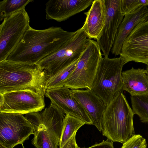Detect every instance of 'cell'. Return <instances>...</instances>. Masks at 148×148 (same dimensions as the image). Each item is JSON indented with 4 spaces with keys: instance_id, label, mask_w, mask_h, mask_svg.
Returning <instances> with one entry per match:
<instances>
[{
    "instance_id": "cell-1",
    "label": "cell",
    "mask_w": 148,
    "mask_h": 148,
    "mask_svg": "<svg viewBox=\"0 0 148 148\" xmlns=\"http://www.w3.org/2000/svg\"><path fill=\"white\" fill-rule=\"evenodd\" d=\"M59 27L41 30L29 26L7 60L22 64H37L62 48L75 34Z\"/></svg>"
},
{
    "instance_id": "cell-2",
    "label": "cell",
    "mask_w": 148,
    "mask_h": 148,
    "mask_svg": "<svg viewBox=\"0 0 148 148\" xmlns=\"http://www.w3.org/2000/svg\"><path fill=\"white\" fill-rule=\"evenodd\" d=\"M48 72L37 64L15 63L7 60L0 62V93L29 90L44 97Z\"/></svg>"
},
{
    "instance_id": "cell-3",
    "label": "cell",
    "mask_w": 148,
    "mask_h": 148,
    "mask_svg": "<svg viewBox=\"0 0 148 148\" xmlns=\"http://www.w3.org/2000/svg\"><path fill=\"white\" fill-rule=\"evenodd\" d=\"M134 114L121 92L106 107L103 116L102 134L113 142L123 143L134 134Z\"/></svg>"
},
{
    "instance_id": "cell-4",
    "label": "cell",
    "mask_w": 148,
    "mask_h": 148,
    "mask_svg": "<svg viewBox=\"0 0 148 148\" xmlns=\"http://www.w3.org/2000/svg\"><path fill=\"white\" fill-rule=\"evenodd\" d=\"M125 64L121 57L102 58L98 67L91 90L106 106L122 90V70Z\"/></svg>"
},
{
    "instance_id": "cell-5",
    "label": "cell",
    "mask_w": 148,
    "mask_h": 148,
    "mask_svg": "<svg viewBox=\"0 0 148 148\" xmlns=\"http://www.w3.org/2000/svg\"><path fill=\"white\" fill-rule=\"evenodd\" d=\"M97 41L88 39L85 48L64 86L71 89H91L98 67L102 58Z\"/></svg>"
},
{
    "instance_id": "cell-6",
    "label": "cell",
    "mask_w": 148,
    "mask_h": 148,
    "mask_svg": "<svg viewBox=\"0 0 148 148\" xmlns=\"http://www.w3.org/2000/svg\"><path fill=\"white\" fill-rule=\"evenodd\" d=\"M87 38L82 27L62 48L37 64L47 71L49 78L54 76L79 59L86 47Z\"/></svg>"
},
{
    "instance_id": "cell-7",
    "label": "cell",
    "mask_w": 148,
    "mask_h": 148,
    "mask_svg": "<svg viewBox=\"0 0 148 148\" xmlns=\"http://www.w3.org/2000/svg\"><path fill=\"white\" fill-rule=\"evenodd\" d=\"M25 9L5 18L0 25V62L7 60L15 49L29 26Z\"/></svg>"
},
{
    "instance_id": "cell-8",
    "label": "cell",
    "mask_w": 148,
    "mask_h": 148,
    "mask_svg": "<svg viewBox=\"0 0 148 148\" xmlns=\"http://www.w3.org/2000/svg\"><path fill=\"white\" fill-rule=\"evenodd\" d=\"M33 125L23 114L0 113V144L8 148L23 145L34 134Z\"/></svg>"
},
{
    "instance_id": "cell-9",
    "label": "cell",
    "mask_w": 148,
    "mask_h": 148,
    "mask_svg": "<svg viewBox=\"0 0 148 148\" xmlns=\"http://www.w3.org/2000/svg\"><path fill=\"white\" fill-rule=\"evenodd\" d=\"M119 55L125 64L133 61L148 65V14L125 39Z\"/></svg>"
},
{
    "instance_id": "cell-10",
    "label": "cell",
    "mask_w": 148,
    "mask_h": 148,
    "mask_svg": "<svg viewBox=\"0 0 148 148\" xmlns=\"http://www.w3.org/2000/svg\"><path fill=\"white\" fill-rule=\"evenodd\" d=\"M0 113L27 114L40 112L45 107L44 97L29 90L0 93Z\"/></svg>"
},
{
    "instance_id": "cell-11",
    "label": "cell",
    "mask_w": 148,
    "mask_h": 148,
    "mask_svg": "<svg viewBox=\"0 0 148 148\" xmlns=\"http://www.w3.org/2000/svg\"><path fill=\"white\" fill-rule=\"evenodd\" d=\"M45 95L66 114L77 118L85 124L92 125L86 111L73 97L71 90L65 86L46 89Z\"/></svg>"
},
{
    "instance_id": "cell-12",
    "label": "cell",
    "mask_w": 148,
    "mask_h": 148,
    "mask_svg": "<svg viewBox=\"0 0 148 148\" xmlns=\"http://www.w3.org/2000/svg\"><path fill=\"white\" fill-rule=\"evenodd\" d=\"M105 2L107 9L106 20L99 39L97 42L102 55L108 56L124 16L121 12V0H105Z\"/></svg>"
},
{
    "instance_id": "cell-13",
    "label": "cell",
    "mask_w": 148,
    "mask_h": 148,
    "mask_svg": "<svg viewBox=\"0 0 148 148\" xmlns=\"http://www.w3.org/2000/svg\"><path fill=\"white\" fill-rule=\"evenodd\" d=\"M93 0H50L46 3V19L64 21L84 10Z\"/></svg>"
},
{
    "instance_id": "cell-14",
    "label": "cell",
    "mask_w": 148,
    "mask_h": 148,
    "mask_svg": "<svg viewBox=\"0 0 148 148\" xmlns=\"http://www.w3.org/2000/svg\"><path fill=\"white\" fill-rule=\"evenodd\" d=\"M73 97L88 114L92 122L102 132L103 114L106 106L91 89H71Z\"/></svg>"
},
{
    "instance_id": "cell-15",
    "label": "cell",
    "mask_w": 148,
    "mask_h": 148,
    "mask_svg": "<svg viewBox=\"0 0 148 148\" xmlns=\"http://www.w3.org/2000/svg\"><path fill=\"white\" fill-rule=\"evenodd\" d=\"M86 19L82 28L89 39L98 41L104 27L107 15L105 0H95L90 9L84 13Z\"/></svg>"
},
{
    "instance_id": "cell-16",
    "label": "cell",
    "mask_w": 148,
    "mask_h": 148,
    "mask_svg": "<svg viewBox=\"0 0 148 148\" xmlns=\"http://www.w3.org/2000/svg\"><path fill=\"white\" fill-rule=\"evenodd\" d=\"M148 14V8L141 6L124 16L119 25L111 50L115 55H120L123 43L137 25Z\"/></svg>"
},
{
    "instance_id": "cell-17",
    "label": "cell",
    "mask_w": 148,
    "mask_h": 148,
    "mask_svg": "<svg viewBox=\"0 0 148 148\" xmlns=\"http://www.w3.org/2000/svg\"><path fill=\"white\" fill-rule=\"evenodd\" d=\"M64 113L61 109L51 102L49 105L42 112L29 113L46 127L59 145L65 116Z\"/></svg>"
},
{
    "instance_id": "cell-18",
    "label": "cell",
    "mask_w": 148,
    "mask_h": 148,
    "mask_svg": "<svg viewBox=\"0 0 148 148\" xmlns=\"http://www.w3.org/2000/svg\"><path fill=\"white\" fill-rule=\"evenodd\" d=\"M122 91L125 90L131 96L148 94V75L146 69H135L122 71Z\"/></svg>"
},
{
    "instance_id": "cell-19",
    "label": "cell",
    "mask_w": 148,
    "mask_h": 148,
    "mask_svg": "<svg viewBox=\"0 0 148 148\" xmlns=\"http://www.w3.org/2000/svg\"><path fill=\"white\" fill-rule=\"evenodd\" d=\"M25 117L33 126L34 138L32 140V143L36 148H58L59 145L44 125L29 113L26 114Z\"/></svg>"
},
{
    "instance_id": "cell-20",
    "label": "cell",
    "mask_w": 148,
    "mask_h": 148,
    "mask_svg": "<svg viewBox=\"0 0 148 148\" xmlns=\"http://www.w3.org/2000/svg\"><path fill=\"white\" fill-rule=\"evenodd\" d=\"M85 123L79 119L69 115L66 114L64 118L59 148L64 145L81 127Z\"/></svg>"
},
{
    "instance_id": "cell-21",
    "label": "cell",
    "mask_w": 148,
    "mask_h": 148,
    "mask_svg": "<svg viewBox=\"0 0 148 148\" xmlns=\"http://www.w3.org/2000/svg\"><path fill=\"white\" fill-rule=\"evenodd\" d=\"M132 110L141 122H148V94L131 96Z\"/></svg>"
},
{
    "instance_id": "cell-22",
    "label": "cell",
    "mask_w": 148,
    "mask_h": 148,
    "mask_svg": "<svg viewBox=\"0 0 148 148\" xmlns=\"http://www.w3.org/2000/svg\"><path fill=\"white\" fill-rule=\"evenodd\" d=\"M33 0H4L0 2V20L23 9Z\"/></svg>"
},
{
    "instance_id": "cell-23",
    "label": "cell",
    "mask_w": 148,
    "mask_h": 148,
    "mask_svg": "<svg viewBox=\"0 0 148 148\" xmlns=\"http://www.w3.org/2000/svg\"><path fill=\"white\" fill-rule=\"evenodd\" d=\"M79 59L54 76L49 78L47 82L46 90L64 86L65 82L74 70Z\"/></svg>"
},
{
    "instance_id": "cell-24",
    "label": "cell",
    "mask_w": 148,
    "mask_h": 148,
    "mask_svg": "<svg viewBox=\"0 0 148 148\" xmlns=\"http://www.w3.org/2000/svg\"><path fill=\"white\" fill-rule=\"evenodd\" d=\"M142 6H148V0H121V11L124 16Z\"/></svg>"
},
{
    "instance_id": "cell-25",
    "label": "cell",
    "mask_w": 148,
    "mask_h": 148,
    "mask_svg": "<svg viewBox=\"0 0 148 148\" xmlns=\"http://www.w3.org/2000/svg\"><path fill=\"white\" fill-rule=\"evenodd\" d=\"M145 139L140 134H134L123 143L121 148H147Z\"/></svg>"
},
{
    "instance_id": "cell-26",
    "label": "cell",
    "mask_w": 148,
    "mask_h": 148,
    "mask_svg": "<svg viewBox=\"0 0 148 148\" xmlns=\"http://www.w3.org/2000/svg\"><path fill=\"white\" fill-rule=\"evenodd\" d=\"M113 142L107 139L106 141H103L101 143L96 144L88 148H114Z\"/></svg>"
},
{
    "instance_id": "cell-27",
    "label": "cell",
    "mask_w": 148,
    "mask_h": 148,
    "mask_svg": "<svg viewBox=\"0 0 148 148\" xmlns=\"http://www.w3.org/2000/svg\"><path fill=\"white\" fill-rule=\"evenodd\" d=\"M0 148H8L0 144Z\"/></svg>"
},
{
    "instance_id": "cell-28",
    "label": "cell",
    "mask_w": 148,
    "mask_h": 148,
    "mask_svg": "<svg viewBox=\"0 0 148 148\" xmlns=\"http://www.w3.org/2000/svg\"><path fill=\"white\" fill-rule=\"evenodd\" d=\"M146 71H147V73L148 75V65H147V67H146Z\"/></svg>"
},
{
    "instance_id": "cell-29",
    "label": "cell",
    "mask_w": 148,
    "mask_h": 148,
    "mask_svg": "<svg viewBox=\"0 0 148 148\" xmlns=\"http://www.w3.org/2000/svg\"><path fill=\"white\" fill-rule=\"evenodd\" d=\"M22 145V146H23V148H25L23 146V145Z\"/></svg>"
}]
</instances>
